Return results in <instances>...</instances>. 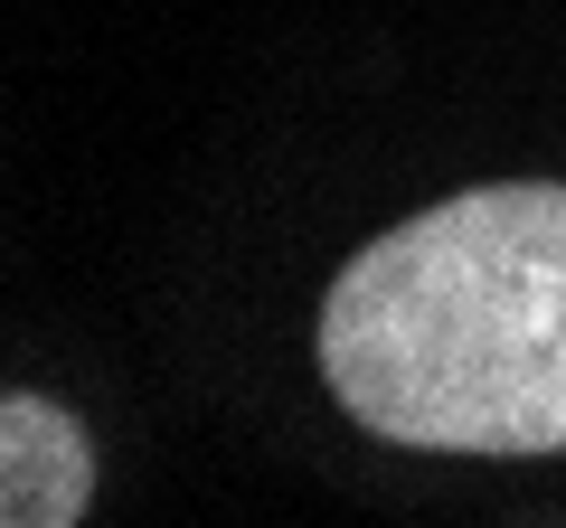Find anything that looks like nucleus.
Returning a JSON list of instances; mask_svg holds the SVG:
<instances>
[{
  "mask_svg": "<svg viewBox=\"0 0 566 528\" xmlns=\"http://www.w3.org/2000/svg\"><path fill=\"white\" fill-rule=\"evenodd\" d=\"M312 359L349 425L406 453H566V180H482L368 236Z\"/></svg>",
  "mask_w": 566,
  "mask_h": 528,
  "instance_id": "nucleus-1",
  "label": "nucleus"
},
{
  "mask_svg": "<svg viewBox=\"0 0 566 528\" xmlns=\"http://www.w3.org/2000/svg\"><path fill=\"white\" fill-rule=\"evenodd\" d=\"M85 509H95L85 415L39 387H0V528H76Z\"/></svg>",
  "mask_w": 566,
  "mask_h": 528,
  "instance_id": "nucleus-2",
  "label": "nucleus"
}]
</instances>
